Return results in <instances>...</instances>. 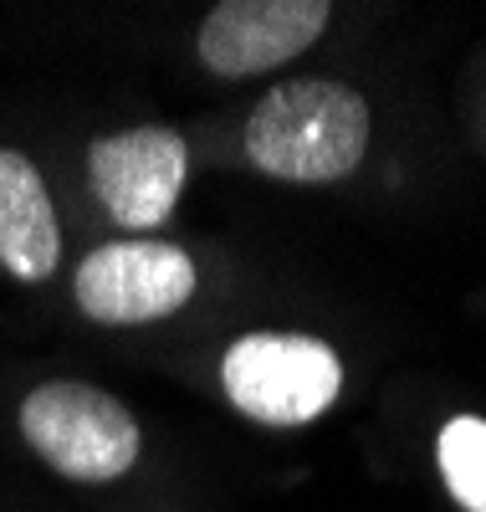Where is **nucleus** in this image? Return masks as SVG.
<instances>
[{
	"label": "nucleus",
	"mask_w": 486,
	"mask_h": 512,
	"mask_svg": "<svg viewBox=\"0 0 486 512\" xmlns=\"http://www.w3.org/2000/svg\"><path fill=\"white\" fill-rule=\"evenodd\" d=\"M21 436L52 472L72 482H113L139 461V425L123 400L77 379H52L26 395Z\"/></svg>",
	"instance_id": "f03ea898"
},
{
	"label": "nucleus",
	"mask_w": 486,
	"mask_h": 512,
	"mask_svg": "<svg viewBox=\"0 0 486 512\" xmlns=\"http://www.w3.org/2000/svg\"><path fill=\"white\" fill-rule=\"evenodd\" d=\"M93 169V190L113 221L149 231L169 221L174 200L185 190L190 149L174 128H128V134H108L87 154Z\"/></svg>",
	"instance_id": "423d86ee"
},
{
	"label": "nucleus",
	"mask_w": 486,
	"mask_h": 512,
	"mask_svg": "<svg viewBox=\"0 0 486 512\" xmlns=\"http://www.w3.org/2000/svg\"><path fill=\"white\" fill-rule=\"evenodd\" d=\"M328 16V0H220L200 26V62L215 77L272 72L313 47Z\"/></svg>",
	"instance_id": "39448f33"
},
{
	"label": "nucleus",
	"mask_w": 486,
	"mask_h": 512,
	"mask_svg": "<svg viewBox=\"0 0 486 512\" xmlns=\"http://www.w3.org/2000/svg\"><path fill=\"white\" fill-rule=\"evenodd\" d=\"M57 262L62 226L41 185V169L16 149H0V267L21 282H47Z\"/></svg>",
	"instance_id": "0eeeda50"
},
{
	"label": "nucleus",
	"mask_w": 486,
	"mask_h": 512,
	"mask_svg": "<svg viewBox=\"0 0 486 512\" xmlns=\"http://www.w3.org/2000/svg\"><path fill=\"white\" fill-rule=\"evenodd\" d=\"M220 384L231 405L261 425H307L338 400L343 364L323 338L246 333L220 359Z\"/></svg>",
	"instance_id": "7ed1b4c3"
},
{
	"label": "nucleus",
	"mask_w": 486,
	"mask_h": 512,
	"mask_svg": "<svg viewBox=\"0 0 486 512\" xmlns=\"http://www.w3.org/2000/svg\"><path fill=\"white\" fill-rule=\"evenodd\" d=\"M440 477L466 512H486V420L456 415L440 431Z\"/></svg>",
	"instance_id": "6e6552de"
},
{
	"label": "nucleus",
	"mask_w": 486,
	"mask_h": 512,
	"mask_svg": "<svg viewBox=\"0 0 486 512\" xmlns=\"http://www.w3.org/2000/svg\"><path fill=\"white\" fill-rule=\"evenodd\" d=\"M369 149V103L328 77H292L246 118V154L261 175L287 185H333Z\"/></svg>",
	"instance_id": "f257e3e1"
},
{
	"label": "nucleus",
	"mask_w": 486,
	"mask_h": 512,
	"mask_svg": "<svg viewBox=\"0 0 486 512\" xmlns=\"http://www.w3.org/2000/svg\"><path fill=\"white\" fill-rule=\"evenodd\" d=\"M72 292L93 323H154L190 303L195 262L169 241H108L77 267Z\"/></svg>",
	"instance_id": "20e7f679"
}]
</instances>
